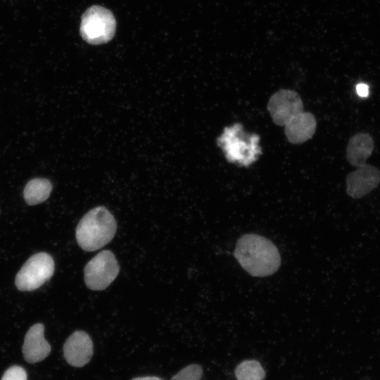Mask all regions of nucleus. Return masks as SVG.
Masks as SVG:
<instances>
[{"mask_svg":"<svg viewBox=\"0 0 380 380\" xmlns=\"http://www.w3.org/2000/svg\"><path fill=\"white\" fill-rule=\"evenodd\" d=\"M241 267L253 277H267L275 273L281 265L278 248L268 239L255 234L241 236L234 251Z\"/></svg>","mask_w":380,"mask_h":380,"instance_id":"1","label":"nucleus"},{"mask_svg":"<svg viewBox=\"0 0 380 380\" xmlns=\"http://www.w3.org/2000/svg\"><path fill=\"white\" fill-rule=\"evenodd\" d=\"M117 223L110 212L103 206L87 213L76 228V240L86 251H94L106 246L114 237Z\"/></svg>","mask_w":380,"mask_h":380,"instance_id":"2","label":"nucleus"},{"mask_svg":"<svg viewBox=\"0 0 380 380\" xmlns=\"http://www.w3.org/2000/svg\"><path fill=\"white\" fill-rule=\"evenodd\" d=\"M259 140L257 134H245L242 125L237 123L224 129L217 139V144L229 162L248 166L261 153Z\"/></svg>","mask_w":380,"mask_h":380,"instance_id":"3","label":"nucleus"},{"mask_svg":"<svg viewBox=\"0 0 380 380\" xmlns=\"http://www.w3.org/2000/svg\"><path fill=\"white\" fill-rule=\"evenodd\" d=\"M116 31L113 13L99 5L88 8L82 14L80 34L88 44L99 45L110 42Z\"/></svg>","mask_w":380,"mask_h":380,"instance_id":"4","label":"nucleus"},{"mask_svg":"<svg viewBox=\"0 0 380 380\" xmlns=\"http://www.w3.org/2000/svg\"><path fill=\"white\" fill-rule=\"evenodd\" d=\"M54 270V261L49 254L36 253L25 262L16 274L15 286L22 291L35 290L52 277Z\"/></svg>","mask_w":380,"mask_h":380,"instance_id":"5","label":"nucleus"},{"mask_svg":"<svg viewBox=\"0 0 380 380\" xmlns=\"http://www.w3.org/2000/svg\"><path fill=\"white\" fill-rule=\"evenodd\" d=\"M119 270L115 255L110 251H102L86 265L84 270L85 284L94 291L103 290L114 281Z\"/></svg>","mask_w":380,"mask_h":380,"instance_id":"6","label":"nucleus"},{"mask_svg":"<svg viewBox=\"0 0 380 380\" xmlns=\"http://www.w3.org/2000/svg\"><path fill=\"white\" fill-rule=\"evenodd\" d=\"M267 109L276 125L285 126L292 118L303 111V103L295 91L280 89L270 97Z\"/></svg>","mask_w":380,"mask_h":380,"instance_id":"7","label":"nucleus"},{"mask_svg":"<svg viewBox=\"0 0 380 380\" xmlns=\"http://www.w3.org/2000/svg\"><path fill=\"white\" fill-rule=\"evenodd\" d=\"M93 342L83 331L73 332L63 345V354L67 362L75 367L87 365L93 355Z\"/></svg>","mask_w":380,"mask_h":380,"instance_id":"8","label":"nucleus"},{"mask_svg":"<svg viewBox=\"0 0 380 380\" xmlns=\"http://www.w3.org/2000/svg\"><path fill=\"white\" fill-rule=\"evenodd\" d=\"M379 182V170L365 164L347 175L346 191L350 197L360 198L377 187Z\"/></svg>","mask_w":380,"mask_h":380,"instance_id":"9","label":"nucleus"},{"mask_svg":"<svg viewBox=\"0 0 380 380\" xmlns=\"http://www.w3.org/2000/svg\"><path fill=\"white\" fill-rule=\"evenodd\" d=\"M44 326L41 323L32 325L26 333L22 347L26 362L33 364L44 360L51 352V346L44 338Z\"/></svg>","mask_w":380,"mask_h":380,"instance_id":"10","label":"nucleus"},{"mask_svg":"<svg viewBox=\"0 0 380 380\" xmlns=\"http://www.w3.org/2000/svg\"><path fill=\"white\" fill-rule=\"evenodd\" d=\"M316 127L315 116L310 113L303 111L284 126V132L290 143L302 144L312 137Z\"/></svg>","mask_w":380,"mask_h":380,"instance_id":"11","label":"nucleus"},{"mask_svg":"<svg viewBox=\"0 0 380 380\" xmlns=\"http://www.w3.org/2000/svg\"><path fill=\"white\" fill-rule=\"evenodd\" d=\"M374 141L367 133H357L349 140L346 148L348 163L356 167L365 165L374 149Z\"/></svg>","mask_w":380,"mask_h":380,"instance_id":"12","label":"nucleus"},{"mask_svg":"<svg viewBox=\"0 0 380 380\" xmlns=\"http://www.w3.org/2000/svg\"><path fill=\"white\" fill-rule=\"evenodd\" d=\"M52 190L49 180L44 178H36L26 184L23 196L25 202L30 205H37L45 201Z\"/></svg>","mask_w":380,"mask_h":380,"instance_id":"13","label":"nucleus"},{"mask_svg":"<svg viewBox=\"0 0 380 380\" xmlns=\"http://www.w3.org/2000/svg\"><path fill=\"white\" fill-rule=\"evenodd\" d=\"M235 376L237 380H264L265 372L259 362L250 360L236 367Z\"/></svg>","mask_w":380,"mask_h":380,"instance_id":"14","label":"nucleus"},{"mask_svg":"<svg viewBox=\"0 0 380 380\" xmlns=\"http://www.w3.org/2000/svg\"><path fill=\"white\" fill-rule=\"evenodd\" d=\"M203 376L201 367L192 364L178 372L170 380H201Z\"/></svg>","mask_w":380,"mask_h":380,"instance_id":"15","label":"nucleus"},{"mask_svg":"<svg viewBox=\"0 0 380 380\" xmlns=\"http://www.w3.org/2000/svg\"><path fill=\"white\" fill-rule=\"evenodd\" d=\"M1 380H27V373L24 368L14 365L4 372Z\"/></svg>","mask_w":380,"mask_h":380,"instance_id":"16","label":"nucleus"},{"mask_svg":"<svg viewBox=\"0 0 380 380\" xmlns=\"http://www.w3.org/2000/svg\"><path fill=\"white\" fill-rule=\"evenodd\" d=\"M357 94L361 97H367L369 94V87L367 84L360 83L356 86Z\"/></svg>","mask_w":380,"mask_h":380,"instance_id":"17","label":"nucleus"},{"mask_svg":"<svg viewBox=\"0 0 380 380\" xmlns=\"http://www.w3.org/2000/svg\"><path fill=\"white\" fill-rule=\"evenodd\" d=\"M132 380H163L158 376H142V377H136Z\"/></svg>","mask_w":380,"mask_h":380,"instance_id":"18","label":"nucleus"}]
</instances>
